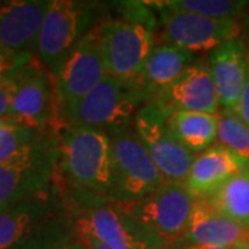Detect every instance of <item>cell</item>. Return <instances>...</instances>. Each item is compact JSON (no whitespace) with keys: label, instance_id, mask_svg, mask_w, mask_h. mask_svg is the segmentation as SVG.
<instances>
[{"label":"cell","instance_id":"cell-20","mask_svg":"<svg viewBox=\"0 0 249 249\" xmlns=\"http://www.w3.org/2000/svg\"><path fill=\"white\" fill-rule=\"evenodd\" d=\"M168 127L187 151L199 155L217 142L219 115L176 111L168 118Z\"/></svg>","mask_w":249,"mask_h":249},{"label":"cell","instance_id":"cell-21","mask_svg":"<svg viewBox=\"0 0 249 249\" xmlns=\"http://www.w3.org/2000/svg\"><path fill=\"white\" fill-rule=\"evenodd\" d=\"M58 137L28 129L14 121H0V165L29 158L55 147Z\"/></svg>","mask_w":249,"mask_h":249},{"label":"cell","instance_id":"cell-19","mask_svg":"<svg viewBox=\"0 0 249 249\" xmlns=\"http://www.w3.org/2000/svg\"><path fill=\"white\" fill-rule=\"evenodd\" d=\"M194 53L170 45L154 46L134 89L139 90L145 104L160 98L178 79L191 62Z\"/></svg>","mask_w":249,"mask_h":249},{"label":"cell","instance_id":"cell-14","mask_svg":"<svg viewBox=\"0 0 249 249\" xmlns=\"http://www.w3.org/2000/svg\"><path fill=\"white\" fill-rule=\"evenodd\" d=\"M52 0L0 1V46L36 54L37 39Z\"/></svg>","mask_w":249,"mask_h":249},{"label":"cell","instance_id":"cell-5","mask_svg":"<svg viewBox=\"0 0 249 249\" xmlns=\"http://www.w3.org/2000/svg\"><path fill=\"white\" fill-rule=\"evenodd\" d=\"M97 6L76 0H52L37 39L36 57L53 75L67 55L97 25Z\"/></svg>","mask_w":249,"mask_h":249},{"label":"cell","instance_id":"cell-32","mask_svg":"<svg viewBox=\"0 0 249 249\" xmlns=\"http://www.w3.org/2000/svg\"><path fill=\"white\" fill-rule=\"evenodd\" d=\"M231 249H249V242H244V244H240L237 247H234Z\"/></svg>","mask_w":249,"mask_h":249},{"label":"cell","instance_id":"cell-28","mask_svg":"<svg viewBox=\"0 0 249 249\" xmlns=\"http://www.w3.org/2000/svg\"><path fill=\"white\" fill-rule=\"evenodd\" d=\"M235 115L240 118L242 122L249 126V55H248V71H247V80L244 85V89L241 91L240 100L235 108L232 109Z\"/></svg>","mask_w":249,"mask_h":249},{"label":"cell","instance_id":"cell-26","mask_svg":"<svg viewBox=\"0 0 249 249\" xmlns=\"http://www.w3.org/2000/svg\"><path fill=\"white\" fill-rule=\"evenodd\" d=\"M36 58L32 53H14L0 46V83L10 79Z\"/></svg>","mask_w":249,"mask_h":249},{"label":"cell","instance_id":"cell-7","mask_svg":"<svg viewBox=\"0 0 249 249\" xmlns=\"http://www.w3.org/2000/svg\"><path fill=\"white\" fill-rule=\"evenodd\" d=\"M70 230L72 237H90L114 249H166L119 202L76 209Z\"/></svg>","mask_w":249,"mask_h":249},{"label":"cell","instance_id":"cell-10","mask_svg":"<svg viewBox=\"0 0 249 249\" xmlns=\"http://www.w3.org/2000/svg\"><path fill=\"white\" fill-rule=\"evenodd\" d=\"M107 75L101 40L94 27L72 49L54 75L64 114L89 94Z\"/></svg>","mask_w":249,"mask_h":249},{"label":"cell","instance_id":"cell-9","mask_svg":"<svg viewBox=\"0 0 249 249\" xmlns=\"http://www.w3.org/2000/svg\"><path fill=\"white\" fill-rule=\"evenodd\" d=\"M168 118L169 114L163 108L148 103L134 116L133 129L163 178L183 184L196 155L187 151L172 134Z\"/></svg>","mask_w":249,"mask_h":249},{"label":"cell","instance_id":"cell-3","mask_svg":"<svg viewBox=\"0 0 249 249\" xmlns=\"http://www.w3.org/2000/svg\"><path fill=\"white\" fill-rule=\"evenodd\" d=\"M112 150V202L140 201L166 183L134 129L109 133Z\"/></svg>","mask_w":249,"mask_h":249},{"label":"cell","instance_id":"cell-33","mask_svg":"<svg viewBox=\"0 0 249 249\" xmlns=\"http://www.w3.org/2000/svg\"><path fill=\"white\" fill-rule=\"evenodd\" d=\"M245 31H247V36H248V40H249V14L245 18Z\"/></svg>","mask_w":249,"mask_h":249},{"label":"cell","instance_id":"cell-29","mask_svg":"<svg viewBox=\"0 0 249 249\" xmlns=\"http://www.w3.org/2000/svg\"><path fill=\"white\" fill-rule=\"evenodd\" d=\"M72 240L82 244L86 249H114L103 242H98V241L90 238V237H72Z\"/></svg>","mask_w":249,"mask_h":249},{"label":"cell","instance_id":"cell-17","mask_svg":"<svg viewBox=\"0 0 249 249\" xmlns=\"http://www.w3.org/2000/svg\"><path fill=\"white\" fill-rule=\"evenodd\" d=\"M249 50L245 43L232 39L208 53V67L217 90L220 109L232 111L244 89L248 71Z\"/></svg>","mask_w":249,"mask_h":249},{"label":"cell","instance_id":"cell-15","mask_svg":"<svg viewBox=\"0 0 249 249\" xmlns=\"http://www.w3.org/2000/svg\"><path fill=\"white\" fill-rule=\"evenodd\" d=\"M60 194L52 191L0 212V249H13L43 226L60 219Z\"/></svg>","mask_w":249,"mask_h":249},{"label":"cell","instance_id":"cell-6","mask_svg":"<svg viewBox=\"0 0 249 249\" xmlns=\"http://www.w3.org/2000/svg\"><path fill=\"white\" fill-rule=\"evenodd\" d=\"M108 75L134 89L154 49V28L124 18L97 22Z\"/></svg>","mask_w":249,"mask_h":249},{"label":"cell","instance_id":"cell-22","mask_svg":"<svg viewBox=\"0 0 249 249\" xmlns=\"http://www.w3.org/2000/svg\"><path fill=\"white\" fill-rule=\"evenodd\" d=\"M205 199L222 214L249 229V166Z\"/></svg>","mask_w":249,"mask_h":249},{"label":"cell","instance_id":"cell-12","mask_svg":"<svg viewBox=\"0 0 249 249\" xmlns=\"http://www.w3.org/2000/svg\"><path fill=\"white\" fill-rule=\"evenodd\" d=\"M58 162L55 147L29 158L0 165V212L53 190Z\"/></svg>","mask_w":249,"mask_h":249},{"label":"cell","instance_id":"cell-30","mask_svg":"<svg viewBox=\"0 0 249 249\" xmlns=\"http://www.w3.org/2000/svg\"><path fill=\"white\" fill-rule=\"evenodd\" d=\"M178 249H229V248H219V247H209V245H201V244H188L186 242L183 247Z\"/></svg>","mask_w":249,"mask_h":249},{"label":"cell","instance_id":"cell-13","mask_svg":"<svg viewBox=\"0 0 249 249\" xmlns=\"http://www.w3.org/2000/svg\"><path fill=\"white\" fill-rule=\"evenodd\" d=\"M168 114L176 111L219 115L220 103L208 62L196 60L160 98L152 101Z\"/></svg>","mask_w":249,"mask_h":249},{"label":"cell","instance_id":"cell-23","mask_svg":"<svg viewBox=\"0 0 249 249\" xmlns=\"http://www.w3.org/2000/svg\"><path fill=\"white\" fill-rule=\"evenodd\" d=\"M151 7L176 13L196 14L213 19H237L248 9V1L237 0H169L147 1Z\"/></svg>","mask_w":249,"mask_h":249},{"label":"cell","instance_id":"cell-31","mask_svg":"<svg viewBox=\"0 0 249 249\" xmlns=\"http://www.w3.org/2000/svg\"><path fill=\"white\" fill-rule=\"evenodd\" d=\"M67 249H86L82 244H79V242H76V241L73 240L70 242V245H68V248Z\"/></svg>","mask_w":249,"mask_h":249},{"label":"cell","instance_id":"cell-2","mask_svg":"<svg viewBox=\"0 0 249 249\" xmlns=\"http://www.w3.org/2000/svg\"><path fill=\"white\" fill-rule=\"evenodd\" d=\"M145 104L139 90L107 75L94 89L65 111L68 124L97 129L107 134L129 129Z\"/></svg>","mask_w":249,"mask_h":249},{"label":"cell","instance_id":"cell-24","mask_svg":"<svg viewBox=\"0 0 249 249\" xmlns=\"http://www.w3.org/2000/svg\"><path fill=\"white\" fill-rule=\"evenodd\" d=\"M217 144L249 160V126L242 122L234 111L220 109Z\"/></svg>","mask_w":249,"mask_h":249},{"label":"cell","instance_id":"cell-4","mask_svg":"<svg viewBox=\"0 0 249 249\" xmlns=\"http://www.w3.org/2000/svg\"><path fill=\"white\" fill-rule=\"evenodd\" d=\"M7 119L55 137L68 124L55 78L37 57L24 72Z\"/></svg>","mask_w":249,"mask_h":249},{"label":"cell","instance_id":"cell-18","mask_svg":"<svg viewBox=\"0 0 249 249\" xmlns=\"http://www.w3.org/2000/svg\"><path fill=\"white\" fill-rule=\"evenodd\" d=\"M184 242L231 249L249 242V229L222 214L208 199H196Z\"/></svg>","mask_w":249,"mask_h":249},{"label":"cell","instance_id":"cell-11","mask_svg":"<svg viewBox=\"0 0 249 249\" xmlns=\"http://www.w3.org/2000/svg\"><path fill=\"white\" fill-rule=\"evenodd\" d=\"M160 10L162 45L176 46L190 53L212 52L229 40L238 39L241 35V25L237 19H213Z\"/></svg>","mask_w":249,"mask_h":249},{"label":"cell","instance_id":"cell-27","mask_svg":"<svg viewBox=\"0 0 249 249\" xmlns=\"http://www.w3.org/2000/svg\"><path fill=\"white\" fill-rule=\"evenodd\" d=\"M27 67L24 70H21L18 73H16L14 76H11L10 79L0 83V121H4L9 118L10 109L13 106V100L16 97L18 86L21 83V79L24 76V72L27 70Z\"/></svg>","mask_w":249,"mask_h":249},{"label":"cell","instance_id":"cell-25","mask_svg":"<svg viewBox=\"0 0 249 249\" xmlns=\"http://www.w3.org/2000/svg\"><path fill=\"white\" fill-rule=\"evenodd\" d=\"M72 234L60 219L43 226L32 235L19 242L13 249H67L72 241Z\"/></svg>","mask_w":249,"mask_h":249},{"label":"cell","instance_id":"cell-1","mask_svg":"<svg viewBox=\"0 0 249 249\" xmlns=\"http://www.w3.org/2000/svg\"><path fill=\"white\" fill-rule=\"evenodd\" d=\"M68 196L78 202L76 209L112 202V150L106 132L67 124L58 134L57 172Z\"/></svg>","mask_w":249,"mask_h":249},{"label":"cell","instance_id":"cell-16","mask_svg":"<svg viewBox=\"0 0 249 249\" xmlns=\"http://www.w3.org/2000/svg\"><path fill=\"white\" fill-rule=\"evenodd\" d=\"M248 166L249 160L216 142L196 155L183 186L194 199L209 198L227 180Z\"/></svg>","mask_w":249,"mask_h":249},{"label":"cell","instance_id":"cell-8","mask_svg":"<svg viewBox=\"0 0 249 249\" xmlns=\"http://www.w3.org/2000/svg\"><path fill=\"white\" fill-rule=\"evenodd\" d=\"M194 202L183 184L166 181L140 201L122 205L168 248L184 240Z\"/></svg>","mask_w":249,"mask_h":249}]
</instances>
